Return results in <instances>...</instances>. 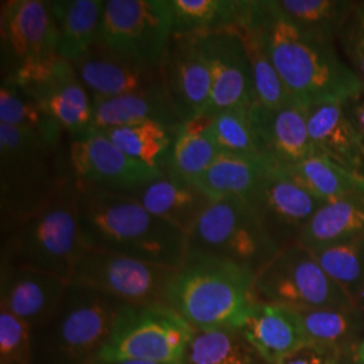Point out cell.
<instances>
[{
    "label": "cell",
    "instance_id": "1",
    "mask_svg": "<svg viewBox=\"0 0 364 364\" xmlns=\"http://www.w3.org/2000/svg\"><path fill=\"white\" fill-rule=\"evenodd\" d=\"M248 18L259 30L279 77L299 107L344 103L363 88L350 64L338 55L335 42L301 31L274 0H251Z\"/></svg>",
    "mask_w": 364,
    "mask_h": 364
},
{
    "label": "cell",
    "instance_id": "2",
    "mask_svg": "<svg viewBox=\"0 0 364 364\" xmlns=\"http://www.w3.org/2000/svg\"><path fill=\"white\" fill-rule=\"evenodd\" d=\"M82 246L178 269L188 236L151 215L130 196L76 181Z\"/></svg>",
    "mask_w": 364,
    "mask_h": 364
},
{
    "label": "cell",
    "instance_id": "3",
    "mask_svg": "<svg viewBox=\"0 0 364 364\" xmlns=\"http://www.w3.org/2000/svg\"><path fill=\"white\" fill-rule=\"evenodd\" d=\"M70 174L64 139L0 124L1 235L43 208Z\"/></svg>",
    "mask_w": 364,
    "mask_h": 364
},
{
    "label": "cell",
    "instance_id": "4",
    "mask_svg": "<svg viewBox=\"0 0 364 364\" xmlns=\"http://www.w3.org/2000/svg\"><path fill=\"white\" fill-rule=\"evenodd\" d=\"M255 277L232 262L186 252L170 282L166 305L193 329H240L257 302Z\"/></svg>",
    "mask_w": 364,
    "mask_h": 364
},
{
    "label": "cell",
    "instance_id": "5",
    "mask_svg": "<svg viewBox=\"0 0 364 364\" xmlns=\"http://www.w3.org/2000/svg\"><path fill=\"white\" fill-rule=\"evenodd\" d=\"M82 250L77 188L70 174L43 208L1 235L0 263L53 274L70 282Z\"/></svg>",
    "mask_w": 364,
    "mask_h": 364
},
{
    "label": "cell",
    "instance_id": "6",
    "mask_svg": "<svg viewBox=\"0 0 364 364\" xmlns=\"http://www.w3.org/2000/svg\"><path fill=\"white\" fill-rule=\"evenodd\" d=\"M126 304L90 287L69 284L52 317L33 329V364H91Z\"/></svg>",
    "mask_w": 364,
    "mask_h": 364
},
{
    "label": "cell",
    "instance_id": "7",
    "mask_svg": "<svg viewBox=\"0 0 364 364\" xmlns=\"http://www.w3.org/2000/svg\"><path fill=\"white\" fill-rule=\"evenodd\" d=\"M281 250L243 197L213 201L188 234L186 252L228 260L255 274Z\"/></svg>",
    "mask_w": 364,
    "mask_h": 364
},
{
    "label": "cell",
    "instance_id": "8",
    "mask_svg": "<svg viewBox=\"0 0 364 364\" xmlns=\"http://www.w3.org/2000/svg\"><path fill=\"white\" fill-rule=\"evenodd\" d=\"M193 332L166 304L124 305L97 359L183 364Z\"/></svg>",
    "mask_w": 364,
    "mask_h": 364
},
{
    "label": "cell",
    "instance_id": "9",
    "mask_svg": "<svg viewBox=\"0 0 364 364\" xmlns=\"http://www.w3.org/2000/svg\"><path fill=\"white\" fill-rule=\"evenodd\" d=\"M254 294L259 302L294 311L353 306L348 294L326 273L312 251L299 243L282 248L257 274Z\"/></svg>",
    "mask_w": 364,
    "mask_h": 364
},
{
    "label": "cell",
    "instance_id": "10",
    "mask_svg": "<svg viewBox=\"0 0 364 364\" xmlns=\"http://www.w3.org/2000/svg\"><path fill=\"white\" fill-rule=\"evenodd\" d=\"M177 269L84 247L70 284L102 291L126 305L166 304Z\"/></svg>",
    "mask_w": 364,
    "mask_h": 364
},
{
    "label": "cell",
    "instance_id": "11",
    "mask_svg": "<svg viewBox=\"0 0 364 364\" xmlns=\"http://www.w3.org/2000/svg\"><path fill=\"white\" fill-rule=\"evenodd\" d=\"M6 78L34 99L68 135L93 129L91 93L78 78L73 64L58 53L26 63Z\"/></svg>",
    "mask_w": 364,
    "mask_h": 364
},
{
    "label": "cell",
    "instance_id": "12",
    "mask_svg": "<svg viewBox=\"0 0 364 364\" xmlns=\"http://www.w3.org/2000/svg\"><path fill=\"white\" fill-rule=\"evenodd\" d=\"M171 37L170 0H105L100 42L112 52L161 66Z\"/></svg>",
    "mask_w": 364,
    "mask_h": 364
},
{
    "label": "cell",
    "instance_id": "13",
    "mask_svg": "<svg viewBox=\"0 0 364 364\" xmlns=\"http://www.w3.org/2000/svg\"><path fill=\"white\" fill-rule=\"evenodd\" d=\"M68 138L70 173L76 181L108 192L127 193L165 174L126 156L96 129Z\"/></svg>",
    "mask_w": 364,
    "mask_h": 364
},
{
    "label": "cell",
    "instance_id": "14",
    "mask_svg": "<svg viewBox=\"0 0 364 364\" xmlns=\"http://www.w3.org/2000/svg\"><path fill=\"white\" fill-rule=\"evenodd\" d=\"M1 78L26 63L57 53V28L50 1L7 0L0 13Z\"/></svg>",
    "mask_w": 364,
    "mask_h": 364
},
{
    "label": "cell",
    "instance_id": "15",
    "mask_svg": "<svg viewBox=\"0 0 364 364\" xmlns=\"http://www.w3.org/2000/svg\"><path fill=\"white\" fill-rule=\"evenodd\" d=\"M266 232L279 250L296 245L313 215L326 201L293 181L282 170H270L246 197Z\"/></svg>",
    "mask_w": 364,
    "mask_h": 364
},
{
    "label": "cell",
    "instance_id": "16",
    "mask_svg": "<svg viewBox=\"0 0 364 364\" xmlns=\"http://www.w3.org/2000/svg\"><path fill=\"white\" fill-rule=\"evenodd\" d=\"M212 76L208 114L224 109H248L255 105L252 72L237 26L200 34Z\"/></svg>",
    "mask_w": 364,
    "mask_h": 364
},
{
    "label": "cell",
    "instance_id": "17",
    "mask_svg": "<svg viewBox=\"0 0 364 364\" xmlns=\"http://www.w3.org/2000/svg\"><path fill=\"white\" fill-rule=\"evenodd\" d=\"M161 73L165 90L183 123L208 114L212 76L200 34H173Z\"/></svg>",
    "mask_w": 364,
    "mask_h": 364
},
{
    "label": "cell",
    "instance_id": "18",
    "mask_svg": "<svg viewBox=\"0 0 364 364\" xmlns=\"http://www.w3.org/2000/svg\"><path fill=\"white\" fill-rule=\"evenodd\" d=\"M248 119L260 159L272 169L287 170L317 154L309 138L305 108H269L257 102L248 109Z\"/></svg>",
    "mask_w": 364,
    "mask_h": 364
},
{
    "label": "cell",
    "instance_id": "19",
    "mask_svg": "<svg viewBox=\"0 0 364 364\" xmlns=\"http://www.w3.org/2000/svg\"><path fill=\"white\" fill-rule=\"evenodd\" d=\"M72 64L92 99L115 97L165 87L161 66L149 65L117 54L102 42Z\"/></svg>",
    "mask_w": 364,
    "mask_h": 364
},
{
    "label": "cell",
    "instance_id": "20",
    "mask_svg": "<svg viewBox=\"0 0 364 364\" xmlns=\"http://www.w3.org/2000/svg\"><path fill=\"white\" fill-rule=\"evenodd\" d=\"M69 284L53 274L0 263V309L34 329L57 311Z\"/></svg>",
    "mask_w": 364,
    "mask_h": 364
},
{
    "label": "cell",
    "instance_id": "21",
    "mask_svg": "<svg viewBox=\"0 0 364 364\" xmlns=\"http://www.w3.org/2000/svg\"><path fill=\"white\" fill-rule=\"evenodd\" d=\"M146 210L186 235L213 203L197 185L164 174L127 193Z\"/></svg>",
    "mask_w": 364,
    "mask_h": 364
},
{
    "label": "cell",
    "instance_id": "22",
    "mask_svg": "<svg viewBox=\"0 0 364 364\" xmlns=\"http://www.w3.org/2000/svg\"><path fill=\"white\" fill-rule=\"evenodd\" d=\"M309 138L317 154L344 169L364 176V146L343 103H323L305 108Z\"/></svg>",
    "mask_w": 364,
    "mask_h": 364
},
{
    "label": "cell",
    "instance_id": "23",
    "mask_svg": "<svg viewBox=\"0 0 364 364\" xmlns=\"http://www.w3.org/2000/svg\"><path fill=\"white\" fill-rule=\"evenodd\" d=\"M239 331L270 364L308 344L296 311L275 304L257 301Z\"/></svg>",
    "mask_w": 364,
    "mask_h": 364
},
{
    "label": "cell",
    "instance_id": "24",
    "mask_svg": "<svg viewBox=\"0 0 364 364\" xmlns=\"http://www.w3.org/2000/svg\"><path fill=\"white\" fill-rule=\"evenodd\" d=\"M159 122L181 127L182 122L165 87L149 91L93 99V129L105 130L139 122Z\"/></svg>",
    "mask_w": 364,
    "mask_h": 364
},
{
    "label": "cell",
    "instance_id": "25",
    "mask_svg": "<svg viewBox=\"0 0 364 364\" xmlns=\"http://www.w3.org/2000/svg\"><path fill=\"white\" fill-rule=\"evenodd\" d=\"M57 28V53L73 63L102 38L105 0H53Z\"/></svg>",
    "mask_w": 364,
    "mask_h": 364
},
{
    "label": "cell",
    "instance_id": "26",
    "mask_svg": "<svg viewBox=\"0 0 364 364\" xmlns=\"http://www.w3.org/2000/svg\"><path fill=\"white\" fill-rule=\"evenodd\" d=\"M364 234V197L328 201L308 221L299 235V246L316 251Z\"/></svg>",
    "mask_w": 364,
    "mask_h": 364
},
{
    "label": "cell",
    "instance_id": "27",
    "mask_svg": "<svg viewBox=\"0 0 364 364\" xmlns=\"http://www.w3.org/2000/svg\"><path fill=\"white\" fill-rule=\"evenodd\" d=\"M294 311V309H293ZM306 343L344 353L356 351L364 338V312L351 308L296 311Z\"/></svg>",
    "mask_w": 364,
    "mask_h": 364
},
{
    "label": "cell",
    "instance_id": "28",
    "mask_svg": "<svg viewBox=\"0 0 364 364\" xmlns=\"http://www.w3.org/2000/svg\"><path fill=\"white\" fill-rule=\"evenodd\" d=\"M180 129L149 120L99 131L126 156L166 174Z\"/></svg>",
    "mask_w": 364,
    "mask_h": 364
},
{
    "label": "cell",
    "instance_id": "29",
    "mask_svg": "<svg viewBox=\"0 0 364 364\" xmlns=\"http://www.w3.org/2000/svg\"><path fill=\"white\" fill-rule=\"evenodd\" d=\"M212 122L213 115L203 114L182 123L166 174L195 183L208 170L221 153L212 134Z\"/></svg>",
    "mask_w": 364,
    "mask_h": 364
},
{
    "label": "cell",
    "instance_id": "30",
    "mask_svg": "<svg viewBox=\"0 0 364 364\" xmlns=\"http://www.w3.org/2000/svg\"><path fill=\"white\" fill-rule=\"evenodd\" d=\"M270 170L259 158L220 153L195 185L212 201L231 196L246 198Z\"/></svg>",
    "mask_w": 364,
    "mask_h": 364
},
{
    "label": "cell",
    "instance_id": "31",
    "mask_svg": "<svg viewBox=\"0 0 364 364\" xmlns=\"http://www.w3.org/2000/svg\"><path fill=\"white\" fill-rule=\"evenodd\" d=\"M282 171L326 203L347 197H364L363 174L344 169L320 154L309 156Z\"/></svg>",
    "mask_w": 364,
    "mask_h": 364
},
{
    "label": "cell",
    "instance_id": "32",
    "mask_svg": "<svg viewBox=\"0 0 364 364\" xmlns=\"http://www.w3.org/2000/svg\"><path fill=\"white\" fill-rule=\"evenodd\" d=\"M173 34H204L240 25L250 0H170Z\"/></svg>",
    "mask_w": 364,
    "mask_h": 364
},
{
    "label": "cell",
    "instance_id": "33",
    "mask_svg": "<svg viewBox=\"0 0 364 364\" xmlns=\"http://www.w3.org/2000/svg\"><path fill=\"white\" fill-rule=\"evenodd\" d=\"M278 10L301 31L329 42L338 41L358 1L274 0Z\"/></svg>",
    "mask_w": 364,
    "mask_h": 364
},
{
    "label": "cell",
    "instance_id": "34",
    "mask_svg": "<svg viewBox=\"0 0 364 364\" xmlns=\"http://www.w3.org/2000/svg\"><path fill=\"white\" fill-rule=\"evenodd\" d=\"M183 364H270L239 329H195Z\"/></svg>",
    "mask_w": 364,
    "mask_h": 364
},
{
    "label": "cell",
    "instance_id": "35",
    "mask_svg": "<svg viewBox=\"0 0 364 364\" xmlns=\"http://www.w3.org/2000/svg\"><path fill=\"white\" fill-rule=\"evenodd\" d=\"M248 11L245 21L240 25H237V30L247 53L258 103L269 108L299 105L294 102L293 96L287 91L285 84L279 77L264 46L259 30L248 18Z\"/></svg>",
    "mask_w": 364,
    "mask_h": 364
},
{
    "label": "cell",
    "instance_id": "36",
    "mask_svg": "<svg viewBox=\"0 0 364 364\" xmlns=\"http://www.w3.org/2000/svg\"><path fill=\"white\" fill-rule=\"evenodd\" d=\"M0 124L33 131L55 141L68 135L34 99L7 78L0 84Z\"/></svg>",
    "mask_w": 364,
    "mask_h": 364
},
{
    "label": "cell",
    "instance_id": "37",
    "mask_svg": "<svg viewBox=\"0 0 364 364\" xmlns=\"http://www.w3.org/2000/svg\"><path fill=\"white\" fill-rule=\"evenodd\" d=\"M326 273L353 299L364 285V234L312 251Z\"/></svg>",
    "mask_w": 364,
    "mask_h": 364
},
{
    "label": "cell",
    "instance_id": "38",
    "mask_svg": "<svg viewBox=\"0 0 364 364\" xmlns=\"http://www.w3.org/2000/svg\"><path fill=\"white\" fill-rule=\"evenodd\" d=\"M248 109L231 108L215 114L212 134L221 153L260 159L248 119Z\"/></svg>",
    "mask_w": 364,
    "mask_h": 364
},
{
    "label": "cell",
    "instance_id": "39",
    "mask_svg": "<svg viewBox=\"0 0 364 364\" xmlns=\"http://www.w3.org/2000/svg\"><path fill=\"white\" fill-rule=\"evenodd\" d=\"M0 364H33V328L0 309Z\"/></svg>",
    "mask_w": 364,
    "mask_h": 364
},
{
    "label": "cell",
    "instance_id": "40",
    "mask_svg": "<svg viewBox=\"0 0 364 364\" xmlns=\"http://www.w3.org/2000/svg\"><path fill=\"white\" fill-rule=\"evenodd\" d=\"M338 41L352 70L364 85V9L360 1L356 3L355 11Z\"/></svg>",
    "mask_w": 364,
    "mask_h": 364
},
{
    "label": "cell",
    "instance_id": "41",
    "mask_svg": "<svg viewBox=\"0 0 364 364\" xmlns=\"http://www.w3.org/2000/svg\"><path fill=\"white\" fill-rule=\"evenodd\" d=\"M341 353L320 347L316 344H305L297 351L287 355L278 364H335Z\"/></svg>",
    "mask_w": 364,
    "mask_h": 364
},
{
    "label": "cell",
    "instance_id": "42",
    "mask_svg": "<svg viewBox=\"0 0 364 364\" xmlns=\"http://www.w3.org/2000/svg\"><path fill=\"white\" fill-rule=\"evenodd\" d=\"M343 108L364 146V87L355 96L346 100Z\"/></svg>",
    "mask_w": 364,
    "mask_h": 364
},
{
    "label": "cell",
    "instance_id": "43",
    "mask_svg": "<svg viewBox=\"0 0 364 364\" xmlns=\"http://www.w3.org/2000/svg\"><path fill=\"white\" fill-rule=\"evenodd\" d=\"M335 364H362L359 362L358 356H356V351H348L341 353L338 356V360Z\"/></svg>",
    "mask_w": 364,
    "mask_h": 364
},
{
    "label": "cell",
    "instance_id": "44",
    "mask_svg": "<svg viewBox=\"0 0 364 364\" xmlns=\"http://www.w3.org/2000/svg\"><path fill=\"white\" fill-rule=\"evenodd\" d=\"M91 364H158L150 362H138V360H95Z\"/></svg>",
    "mask_w": 364,
    "mask_h": 364
},
{
    "label": "cell",
    "instance_id": "45",
    "mask_svg": "<svg viewBox=\"0 0 364 364\" xmlns=\"http://www.w3.org/2000/svg\"><path fill=\"white\" fill-rule=\"evenodd\" d=\"M353 306H356L358 309H360V311L364 312V285L360 289V291L358 293V296L353 299Z\"/></svg>",
    "mask_w": 364,
    "mask_h": 364
},
{
    "label": "cell",
    "instance_id": "46",
    "mask_svg": "<svg viewBox=\"0 0 364 364\" xmlns=\"http://www.w3.org/2000/svg\"><path fill=\"white\" fill-rule=\"evenodd\" d=\"M356 356H358L359 362H360V363L362 364H364V338L363 340L360 341L359 347L356 348Z\"/></svg>",
    "mask_w": 364,
    "mask_h": 364
},
{
    "label": "cell",
    "instance_id": "47",
    "mask_svg": "<svg viewBox=\"0 0 364 364\" xmlns=\"http://www.w3.org/2000/svg\"><path fill=\"white\" fill-rule=\"evenodd\" d=\"M360 4H362V7L364 9V1H360Z\"/></svg>",
    "mask_w": 364,
    "mask_h": 364
}]
</instances>
